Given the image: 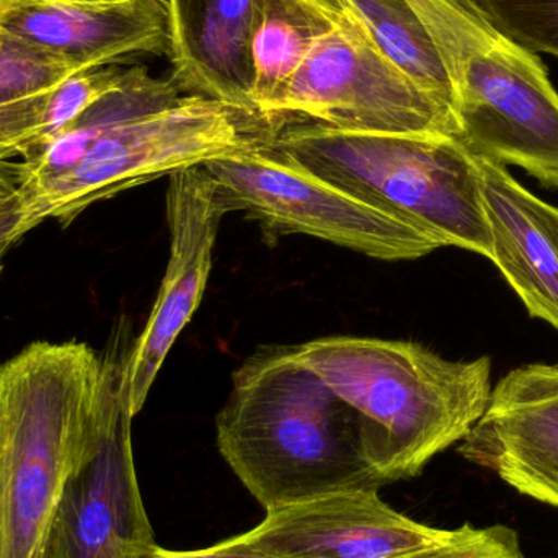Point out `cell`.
Segmentation results:
<instances>
[{"mask_svg": "<svg viewBox=\"0 0 558 558\" xmlns=\"http://www.w3.org/2000/svg\"><path fill=\"white\" fill-rule=\"evenodd\" d=\"M441 56L458 140L475 159L518 167L558 190V94L534 52L498 32L472 0H407Z\"/></svg>", "mask_w": 558, "mask_h": 558, "instance_id": "obj_6", "label": "cell"}, {"mask_svg": "<svg viewBox=\"0 0 558 558\" xmlns=\"http://www.w3.org/2000/svg\"><path fill=\"white\" fill-rule=\"evenodd\" d=\"M337 0H257L252 100L258 113L294 77L315 43L333 26Z\"/></svg>", "mask_w": 558, "mask_h": 558, "instance_id": "obj_16", "label": "cell"}, {"mask_svg": "<svg viewBox=\"0 0 558 558\" xmlns=\"http://www.w3.org/2000/svg\"><path fill=\"white\" fill-rule=\"evenodd\" d=\"M459 452L558 508V364H527L501 377Z\"/></svg>", "mask_w": 558, "mask_h": 558, "instance_id": "obj_12", "label": "cell"}, {"mask_svg": "<svg viewBox=\"0 0 558 558\" xmlns=\"http://www.w3.org/2000/svg\"><path fill=\"white\" fill-rule=\"evenodd\" d=\"M390 558H523V553L520 537L510 527L464 524L445 543Z\"/></svg>", "mask_w": 558, "mask_h": 558, "instance_id": "obj_20", "label": "cell"}, {"mask_svg": "<svg viewBox=\"0 0 558 558\" xmlns=\"http://www.w3.org/2000/svg\"><path fill=\"white\" fill-rule=\"evenodd\" d=\"M229 468L267 511L341 490H379L363 420L292 347L252 356L216 416Z\"/></svg>", "mask_w": 558, "mask_h": 558, "instance_id": "obj_3", "label": "cell"}, {"mask_svg": "<svg viewBox=\"0 0 558 558\" xmlns=\"http://www.w3.org/2000/svg\"><path fill=\"white\" fill-rule=\"evenodd\" d=\"M546 215L549 218L550 225L554 226L558 234V208L556 206L547 205L546 203Z\"/></svg>", "mask_w": 558, "mask_h": 558, "instance_id": "obj_25", "label": "cell"}, {"mask_svg": "<svg viewBox=\"0 0 558 558\" xmlns=\"http://www.w3.org/2000/svg\"><path fill=\"white\" fill-rule=\"evenodd\" d=\"M169 52L183 94L258 113L254 90L257 0H166Z\"/></svg>", "mask_w": 558, "mask_h": 558, "instance_id": "obj_14", "label": "cell"}, {"mask_svg": "<svg viewBox=\"0 0 558 558\" xmlns=\"http://www.w3.org/2000/svg\"><path fill=\"white\" fill-rule=\"evenodd\" d=\"M126 353L35 341L0 366V558H46L69 478L97 451Z\"/></svg>", "mask_w": 558, "mask_h": 558, "instance_id": "obj_2", "label": "cell"}, {"mask_svg": "<svg viewBox=\"0 0 558 558\" xmlns=\"http://www.w3.org/2000/svg\"><path fill=\"white\" fill-rule=\"evenodd\" d=\"M9 2L10 0H0V9H2V7H5Z\"/></svg>", "mask_w": 558, "mask_h": 558, "instance_id": "obj_26", "label": "cell"}, {"mask_svg": "<svg viewBox=\"0 0 558 558\" xmlns=\"http://www.w3.org/2000/svg\"><path fill=\"white\" fill-rule=\"evenodd\" d=\"M275 123L305 120L363 133L459 136L458 118L403 75L338 3L333 26L265 108Z\"/></svg>", "mask_w": 558, "mask_h": 558, "instance_id": "obj_8", "label": "cell"}, {"mask_svg": "<svg viewBox=\"0 0 558 558\" xmlns=\"http://www.w3.org/2000/svg\"><path fill=\"white\" fill-rule=\"evenodd\" d=\"M25 235V215L15 193L12 198L0 205V271L7 252Z\"/></svg>", "mask_w": 558, "mask_h": 558, "instance_id": "obj_22", "label": "cell"}, {"mask_svg": "<svg viewBox=\"0 0 558 558\" xmlns=\"http://www.w3.org/2000/svg\"><path fill=\"white\" fill-rule=\"evenodd\" d=\"M403 75L454 113L451 78L428 29L407 0H337ZM456 114V113H454Z\"/></svg>", "mask_w": 558, "mask_h": 558, "instance_id": "obj_17", "label": "cell"}, {"mask_svg": "<svg viewBox=\"0 0 558 558\" xmlns=\"http://www.w3.org/2000/svg\"><path fill=\"white\" fill-rule=\"evenodd\" d=\"M133 418L121 386L97 451L65 485L46 558H141L156 546L137 484Z\"/></svg>", "mask_w": 558, "mask_h": 558, "instance_id": "obj_10", "label": "cell"}, {"mask_svg": "<svg viewBox=\"0 0 558 558\" xmlns=\"http://www.w3.org/2000/svg\"><path fill=\"white\" fill-rule=\"evenodd\" d=\"M52 2L75 3V5H104V3L123 2V0H52Z\"/></svg>", "mask_w": 558, "mask_h": 558, "instance_id": "obj_24", "label": "cell"}, {"mask_svg": "<svg viewBox=\"0 0 558 558\" xmlns=\"http://www.w3.org/2000/svg\"><path fill=\"white\" fill-rule=\"evenodd\" d=\"M128 69L107 65V68L78 72L61 82L49 98L41 141L54 136L56 133L74 123L85 110L97 104L105 95L120 88L126 81Z\"/></svg>", "mask_w": 558, "mask_h": 558, "instance_id": "obj_19", "label": "cell"}, {"mask_svg": "<svg viewBox=\"0 0 558 558\" xmlns=\"http://www.w3.org/2000/svg\"><path fill=\"white\" fill-rule=\"evenodd\" d=\"M278 130L134 65L120 88L12 162L26 234L45 221L68 228L95 203L160 177L270 146Z\"/></svg>", "mask_w": 558, "mask_h": 558, "instance_id": "obj_1", "label": "cell"}, {"mask_svg": "<svg viewBox=\"0 0 558 558\" xmlns=\"http://www.w3.org/2000/svg\"><path fill=\"white\" fill-rule=\"evenodd\" d=\"M226 215L228 208L205 167H190L170 175L169 265L149 320L124 357L121 376L133 416L143 410L170 348L202 302L211 274L219 225Z\"/></svg>", "mask_w": 558, "mask_h": 558, "instance_id": "obj_9", "label": "cell"}, {"mask_svg": "<svg viewBox=\"0 0 558 558\" xmlns=\"http://www.w3.org/2000/svg\"><path fill=\"white\" fill-rule=\"evenodd\" d=\"M15 175H13V163L0 166V205L15 195Z\"/></svg>", "mask_w": 558, "mask_h": 558, "instance_id": "obj_23", "label": "cell"}, {"mask_svg": "<svg viewBox=\"0 0 558 558\" xmlns=\"http://www.w3.org/2000/svg\"><path fill=\"white\" fill-rule=\"evenodd\" d=\"M485 213L490 226V260L531 317L558 330V234L546 202L527 192L505 167L478 159Z\"/></svg>", "mask_w": 558, "mask_h": 558, "instance_id": "obj_15", "label": "cell"}, {"mask_svg": "<svg viewBox=\"0 0 558 558\" xmlns=\"http://www.w3.org/2000/svg\"><path fill=\"white\" fill-rule=\"evenodd\" d=\"M0 36L84 71L169 52L166 0L104 5L10 0L0 9Z\"/></svg>", "mask_w": 558, "mask_h": 558, "instance_id": "obj_13", "label": "cell"}, {"mask_svg": "<svg viewBox=\"0 0 558 558\" xmlns=\"http://www.w3.org/2000/svg\"><path fill=\"white\" fill-rule=\"evenodd\" d=\"M488 22L526 51L558 59V0H472Z\"/></svg>", "mask_w": 558, "mask_h": 558, "instance_id": "obj_18", "label": "cell"}, {"mask_svg": "<svg viewBox=\"0 0 558 558\" xmlns=\"http://www.w3.org/2000/svg\"><path fill=\"white\" fill-rule=\"evenodd\" d=\"M363 420L384 484L422 474L468 438L490 403L492 360H446L412 341L327 337L292 347Z\"/></svg>", "mask_w": 558, "mask_h": 558, "instance_id": "obj_4", "label": "cell"}, {"mask_svg": "<svg viewBox=\"0 0 558 558\" xmlns=\"http://www.w3.org/2000/svg\"><path fill=\"white\" fill-rule=\"evenodd\" d=\"M271 146L338 189L435 235L442 247L492 258L481 166L458 137L286 120Z\"/></svg>", "mask_w": 558, "mask_h": 558, "instance_id": "obj_5", "label": "cell"}, {"mask_svg": "<svg viewBox=\"0 0 558 558\" xmlns=\"http://www.w3.org/2000/svg\"><path fill=\"white\" fill-rule=\"evenodd\" d=\"M228 213L245 211L278 234H307L386 262L442 247L435 235L308 172L274 146L206 162Z\"/></svg>", "mask_w": 558, "mask_h": 558, "instance_id": "obj_7", "label": "cell"}, {"mask_svg": "<svg viewBox=\"0 0 558 558\" xmlns=\"http://www.w3.org/2000/svg\"><path fill=\"white\" fill-rule=\"evenodd\" d=\"M452 534L399 513L379 490H341L267 511L257 527L234 541L271 558H390Z\"/></svg>", "mask_w": 558, "mask_h": 558, "instance_id": "obj_11", "label": "cell"}, {"mask_svg": "<svg viewBox=\"0 0 558 558\" xmlns=\"http://www.w3.org/2000/svg\"><path fill=\"white\" fill-rule=\"evenodd\" d=\"M141 558H271L264 554L255 553L242 544L235 543L234 537L216 546L199 550H169L160 546H153Z\"/></svg>", "mask_w": 558, "mask_h": 558, "instance_id": "obj_21", "label": "cell"}]
</instances>
